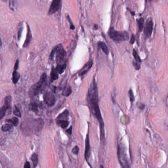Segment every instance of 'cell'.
<instances>
[{
    "label": "cell",
    "mask_w": 168,
    "mask_h": 168,
    "mask_svg": "<svg viewBox=\"0 0 168 168\" xmlns=\"http://www.w3.org/2000/svg\"><path fill=\"white\" fill-rule=\"evenodd\" d=\"M31 159H32V161L33 162L34 168L36 167L37 166V164H38V154L36 153H33L31 156Z\"/></svg>",
    "instance_id": "obj_21"
},
{
    "label": "cell",
    "mask_w": 168,
    "mask_h": 168,
    "mask_svg": "<svg viewBox=\"0 0 168 168\" xmlns=\"http://www.w3.org/2000/svg\"><path fill=\"white\" fill-rule=\"evenodd\" d=\"M15 1V0H12V5H14Z\"/></svg>",
    "instance_id": "obj_40"
},
{
    "label": "cell",
    "mask_w": 168,
    "mask_h": 168,
    "mask_svg": "<svg viewBox=\"0 0 168 168\" xmlns=\"http://www.w3.org/2000/svg\"><path fill=\"white\" fill-rule=\"evenodd\" d=\"M18 66H19V60H17L15 63V65H14V70H17L18 69Z\"/></svg>",
    "instance_id": "obj_36"
},
{
    "label": "cell",
    "mask_w": 168,
    "mask_h": 168,
    "mask_svg": "<svg viewBox=\"0 0 168 168\" xmlns=\"http://www.w3.org/2000/svg\"><path fill=\"white\" fill-rule=\"evenodd\" d=\"M56 51V60L58 64H62L67 56V52L63 48L61 44L55 47Z\"/></svg>",
    "instance_id": "obj_6"
},
{
    "label": "cell",
    "mask_w": 168,
    "mask_h": 168,
    "mask_svg": "<svg viewBox=\"0 0 168 168\" xmlns=\"http://www.w3.org/2000/svg\"><path fill=\"white\" fill-rule=\"evenodd\" d=\"M44 103L49 107L53 106L56 102V99L54 95L51 92H46L43 96Z\"/></svg>",
    "instance_id": "obj_7"
},
{
    "label": "cell",
    "mask_w": 168,
    "mask_h": 168,
    "mask_svg": "<svg viewBox=\"0 0 168 168\" xmlns=\"http://www.w3.org/2000/svg\"><path fill=\"white\" fill-rule=\"evenodd\" d=\"M90 155V146L89 142V135L87 134L86 136V141H85V158L87 160Z\"/></svg>",
    "instance_id": "obj_11"
},
{
    "label": "cell",
    "mask_w": 168,
    "mask_h": 168,
    "mask_svg": "<svg viewBox=\"0 0 168 168\" xmlns=\"http://www.w3.org/2000/svg\"><path fill=\"white\" fill-rule=\"evenodd\" d=\"M66 132L69 135H71L72 133V126L70 127L68 129L66 130Z\"/></svg>",
    "instance_id": "obj_37"
},
{
    "label": "cell",
    "mask_w": 168,
    "mask_h": 168,
    "mask_svg": "<svg viewBox=\"0 0 168 168\" xmlns=\"http://www.w3.org/2000/svg\"><path fill=\"white\" fill-rule=\"evenodd\" d=\"M117 155L119 163L123 168H131L126 149L123 144H120L118 146Z\"/></svg>",
    "instance_id": "obj_4"
},
{
    "label": "cell",
    "mask_w": 168,
    "mask_h": 168,
    "mask_svg": "<svg viewBox=\"0 0 168 168\" xmlns=\"http://www.w3.org/2000/svg\"><path fill=\"white\" fill-rule=\"evenodd\" d=\"M58 74L59 73L57 72V71L56 70V68H53L51 70V74H50L51 80L52 81H55V80H57L59 78Z\"/></svg>",
    "instance_id": "obj_18"
},
{
    "label": "cell",
    "mask_w": 168,
    "mask_h": 168,
    "mask_svg": "<svg viewBox=\"0 0 168 168\" xmlns=\"http://www.w3.org/2000/svg\"><path fill=\"white\" fill-rule=\"evenodd\" d=\"M56 121H57V124L63 129L67 128L69 124V123L68 121V120L57 119Z\"/></svg>",
    "instance_id": "obj_14"
},
{
    "label": "cell",
    "mask_w": 168,
    "mask_h": 168,
    "mask_svg": "<svg viewBox=\"0 0 168 168\" xmlns=\"http://www.w3.org/2000/svg\"><path fill=\"white\" fill-rule=\"evenodd\" d=\"M69 115V112L68 110H65L63 113L59 115L57 117V119L61 120H67Z\"/></svg>",
    "instance_id": "obj_20"
},
{
    "label": "cell",
    "mask_w": 168,
    "mask_h": 168,
    "mask_svg": "<svg viewBox=\"0 0 168 168\" xmlns=\"http://www.w3.org/2000/svg\"><path fill=\"white\" fill-rule=\"evenodd\" d=\"M24 168H31V166H30V164L29 162L27 161L24 165Z\"/></svg>",
    "instance_id": "obj_35"
},
{
    "label": "cell",
    "mask_w": 168,
    "mask_h": 168,
    "mask_svg": "<svg viewBox=\"0 0 168 168\" xmlns=\"http://www.w3.org/2000/svg\"><path fill=\"white\" fill-rule=\"evenodd\" d=\"M8 109V108L6 105L3 106L1 108V110H0V117H1V119H2L5 115Z\"/></svg>",
    "instance_id": "obj_26"
},
{
    "label": "cell",
    "mask_w": 168,
    "mask_h": 168,
    "mask_svg": "<svg viewBox=\"0 0 168 168\" xmlns=\"http://www.w3.org/2000/svg\"><path fill=\"white\" fill-rule=\"evenodd\" d=\"M93 61H90L87 63L85 64V65L82 67V68L80 70L79 73V76H83L85 75L90 70L93 65Z\"/></svg>",
    "instance_id": "obj_10"
},
{
    "label": "cell",
    "mask_w": 168,
    "mask_h": 168,
    "mask_svg": "<svg viewBox=\"0 0 168 168\" xmlns=\"http://www.w3.org/2000/svg\"><path fill=\"white\" fill-rule=\"evenodd\" d=\"M94 29H95V30H97V29H98V26L97 25H94Z\"/></svg>",
    "instance_id": "obj_39"
},
{
    "label": "cell",
    "mask_w": 168,
    "mask_h": 168,
    "mask_svg": "<svg viewBox=\"0 0 168 168\" xmlns=\"http://www.w3.org/2000/svg\"><path fill=\"white\" fill-rule=\"evenodd\" d=\"M12 125L11 124H7L2 126L1 129L4 132H7L10 130L12 128Z\"/></svg>",
    "instance_id": "obj_25"
},
{
    "label": "cell",
    "mask_w": 168,
    "mask_h": 168,
    "mask_svg": "<svg viewBox=\"0 0 168 168\" xmlns=\"http://www.w3.org/2000/svg\"><path fill=\"white\" fill-rule=\"evenodd\" d=\"M153 28V22L151 18H149L146 24L144 29V34L146 38H149L152 34Z\"/></svg>",
    "instance_id": "obj_8"
},
{
    "label": "cell",
    "mask_w": 168,
    "mask_h": 168,
    "mask_svg": "<svg viewBox=\"0 0 168 168\" xmlns=\"http://www.w3.org/2000/svg\"><path fill=\"white\" fill-rule=\"evenodd\" d=\"M22 29L23 28H21L19 29V31H18V39L19 40L20 39V37H21V34H22Z\"/></svg>",
    "instance_id": "obj_34"
},
{
    "label": "cell",
    "mask_w": 168,
    "mask_h": 168,
    "mask_svg": "<svg viewBox=\"0 0 168 168\" xmlns=\"http://www.w3.org/2000/svg\"><path fill=\"white\" fill-rule=\"evenodd\" d=\"M55 53H56V51H55V48H54L52 50V51H51V53H50V55L49 56V58L51 60H52L55 55Z\"/></svg>",
    "instance_id": "obj_32"
},
{
    "label": "cell",
    "mask_w": 168,
    "mask_h": 168,
    "mask_svg": "<svg viewBox=\"0 0 168 168\" xmlns=\"http://www.w3.org/2000/svg\"><path fill=\"white\" fill-rule=\"evenodd\" d=\"M87 101L91 112L97 119L99 123L101 133V140L102 141H105V134L104 123L99 106L98 88L96 83L95 77L93 78V79L90 85L87 93Z\"/></svg>",
    "instance_id": "obj_1"
},
{
    "label": "cell",
    "mask_w": 168,
    "mask_h": 168,
    "mask_svg": "<svg viewBox=\"0 0 168 168\" xmlns=\"http://www.w3.org/2000/svg\"><path fill=\"white\" fill-rule=\"evenodd\" d=\"M6 122L11 124L15 126H17L19 124V119L16 117H13L11 119H7L6 120Z\"/></svg>",
    "instance_id": "obj_19"
},
{
    "label": "cell",
    "mask_w": 168,
    "mask_h": 168,
    "mask_svg": "<svg viewBox=\"0 0 168 168\" xmlns=\"http://www.w3.org/2000/svg\"><path fill=\"white\" fill-rule=\"evenodd\" d=\"M100 168H104V166H103L102 165H101L100 166Z\"/></svg>",
    "instance_id": "obj_41"
},
{
    "label": "cell",
    "mask_w": 168,
    "mask_h": 168,
    "mask_svg": "<svg viewBox=\"0 0 168 168\" xmlns=\"http://www.w3.org/2000/svg\"><path fill=\"white\" fill-rule=\"evenodd\" d=\"M133 64H134V65L135 66V68L136 70H138L140 69V63H138L136 62H133Z\"/></svg>",
    "instance_id": "obj_31"
},
{
    "label": "cell",
    "mask_w": 168,
    "mask_h": 168,
    "mask_svg": "<svg viewBox=\"0 0 168 168\" xmlns=\"http://www.w3.org/2000/svg\"><path fill=\"white\" fill-rule=\"evenodd\" d=\"M43 126V121L41 118L28 119L23 123L21 129L24 133L30 134L39 132Z\"/></svg>",
    "instance_id": "obj_2"
},
{
    "label": "cell",
    "mask_w": 168,
    "mask_h": 168,
    "mask_svg": "<svg viewBox=\"0 0 168 168\" xmlns=\"http://www.w3.org/2000/svg\"><path fill=\"white\" fill-rule=\"evenodd\" d=\"M136 41V37H135V35L133 34L131 36V40H130V43L131 44H133Z\"/></svg>",
    "instance_id": "obj_33"
},
{
    "label": "cell",
    "mask_w": 168,
    "mask_h": 168,
    "mask_svg": "<svg viewBox=\"0 0 168 168\" xmlns=\"http://www.w3.org/2000/svg\"><path fill=\"white\" fill-rule=\"evenodd\" d=\"M66 67H67V65L66 64H58L57 67H56V70L59 74H61L65 71Z\"/></svg>",
    "instance_id": "obj_15"
},
{
    "label": "cell",
    "mask_w": 168,
    "mask_h": 168,
    "mask_svg": "<svg viewBox=\"0 0 168 168\" xmlns=\"http://www.w3.org/2000/svg\"><path fill=\"white\" fill-rule=\"evenodd\" d=\"M98 46L102 50V51L104 52V53L106 55L109 54V49L105 43H104V42L100 41L98 42Z\"/></svg>",
    "instance_id": "obj_13"
},
{
    "label": "cell",
    "mask_w": 168,
    "mask_h": 168,
    "mask_svg": "<svg viewBox=\"0 0 168 168\" xmlns=\"http://www.w3.org/2000/svg\"><path fill=\"white\" fill-rule=\"evenodd\" d=\"M146 1H147V0H146Z\"/></svg>",
    "instance_id": "obj_43"
},
{
    "label": "cell",
    "mask_w": 168,
    "mask_h": 168,
    "mask_svg": "<svg viewBox=\"0 0 168 168\" xmlns=\"http://www.w3.org/2000/svg\"><path fill=\"white\" fill-rule=\"evenodd\" d=\"M79 148L78 147V146H75V147L73 149V150H72L71 151H72V152H73V154H76V155H78V153H79Z\"/></svg>",
    "instance_id": "obj_30"
},
{
    "label": "cell",
    "mask_w": 168,
    "mask_h": 168,
    "mask_svg": "<svg viewBox=\"0 0 168 168\" xmlns=\"http://www.w3.org/2000/svg\"><path fill=\"white\" fill-rule=\"evenodd\" d=\"M108 35L112 40L117 43L126 41L129 38V35L127 32L116 31L113 28L109 29Z\"/></svg>",
    "instance_id": "obj_5"
},
{
    "label": "cell",
    "mask_w": 168,
    "mask_h": 168,
    "mask_svg": "<svg viewBox=\"0 0 168 168\" xmlns=\"http://www.w3.org/2000/svg\"><path fill=\"white\" fill-rule=\"evenodd\" d=\"M47 76L46 73H43L39 81L34 85L30 89V95L31 97L36 96L40 94L44 88L46 86Z\"/></svg>",
    "instance_id": "obj_3"
},
{
    "label": "cell",
    "mask_w": 168,
    "mask_h": 168,
    "mask_svg": "<svg viewBox=\"0 0 168 168\" xmlns=\"http://www.w3.org/2000/svg\"><path fill=\"white\" fill-rule=\"evenodd\" d=\"M20 77L19 73L17 71V70H14L12 73V82L14 84L17 83L19 78Z\"/></svg>",
    "instance_id": "obj_16"
},
{
    "label": "cell",
    "mask_w": 168,
    "mask_h": 168,
    "mask_svg": "<svg viewBox=\"0 0 168 168\" xmlns=\"http://www.w3.org/2000/svg\"><path fill=\"white\" fill-rule=\"evenodd\" d=\"M129 95L130 101L131 102H133L135 100V97H134V94H133V91L132 89H130L129 90Z\"/></svg>",
    "instance_id": "obj_29"
},
{
    "label": "cell",
    "mask_w": 168,
    "mask_h": 168,
    "mask_svg": "<svg viewBox=\"0 0 168 168\" xmlns=\"http://www.w3.org/2000/svg\"><path fill=\"white\" fill-rule=\"evenodd\" d=\"M13 114L15 115H16V116H18L19 117H21V114L20 111L19 110L18 108L16 106H14V111H13Z\"/></svg>",
    "instance_id": "obj_28"
},
{
    "label": "cell",
    "mask_w": 168,
    "mask_h": 168,
    "mask_svg": "<svg viewBox=\"0 0 168 168\" xmlns=\"http://www.w3.org/2000/svg\"><path fill=\"white\" fill-rule=\"evenodd\" d=\"M71 88L70 87H68L65 88L64 89V90L63 91V93L62 94L65 97H69V96L71 93Z\"/></svg>",
    "instance_id": "obj_23"
},
{
    "label": "cell",
    "mask_w": 168,
    "mask_h": 168,
    "mask_svg": "<svg viewBox=\"0 0 168 168\" xmlns=\"http://www.w3.org/2000/svg\"><path fill=\"white\" fill-rule=\"evenodd\" d=\"M3 1H5V2H6V1H7V0H3Z\"/></svg>",
    "instance_id": "obj_42"
},
{
    "label": "cell",
    "mask_w": 168,
    "mask_h": 168,
    "mask_svg": "<svg viewBox=\"0 0 168 168\" xmlns=\"http://www.w3.org/2000/svg\"><path fill=\"white\" fill-rule=\"evenodd\" d=\"M138 24V30L140 32H141L143 29V23H144V19L142 18H140L137 21Z\"/></svg>",
    "instance_id": "obj_24"
},
{
    "label": "cell",
    "mask_w": 168,
    "mask_h": 168,
    "mask_svg": "<svg viewBox=\"0 0 168 168\" xmlns=\"http://www.w3.org/2000/svg\"><path fill=\"white\" fill-rule=\"evenodd\" d=\"M139 108H140L141 110H143L144 109H145V105H144L143 104H141V105L140 106Z\"/></svg>",
    "instance_id": "obj_38"
},
{
    "label": "cell",
    "mask_w": 168,
    "mask_h": 168,
    "mask_svg": "<svg viewBox=\"0 0 168 168\" xmlns=\"http://www.w3.org/2000/svg\"><path fill=\"white\" fill-rule=\"evenodd\" d=\"M39 108H40V105L36 102H32L30 105V109L36 113L39 112Z\"/></svg>",
    "instance_id": "obj_17"
},
{
    "label": "cell",
    "mask_w": 168,
    "mask_h": 168,
    "mask_svg": "<svg viewBox=\"0 0 168 168\" xmlns=\"http://www.w3.org/2000/svg\"><path fill=\"white\" fill-rule=\"evenodd\" d=\"M133 55L134 56V59L135 60V62H138V63H141V59L140 58V57L139 56L138 52H137L136 50H135V49L133 50Z\"/></svg>",
    "instance_id": "obj_22"
},
{
    "label": "cell",
    "mask_w": 168,
    "mask_h": 168,
    "mask_svg": "<svg viewBox=\"0 0 168 168\" xmlns=\"http://www.w3.org/2000/svg\"><path fill=\"white\" fill-rule=\"evenodd\" d=\"M32 38V33L30 30V29L29 28V27H28V33H27V37H26V39L25 40V43L24 44L23 46L24 47H27L29 46L31 39Z\"/></svg>",
    "instance_id": "obj_12"
},
{
    "label": "cell",
    "mask_w": 168,
    "mask_h": 168,
    "mask_svg": "<svg viewBox=\"0 0 168 168\" xmlns=\"http://www.w3.org/2000/svg\"><path fill=\"white\" fill-rule=\"evenodd\" d=\"M11 102V97L10 96H8L5 99V105H6L8 109L10 108V105Z\"/></svg>",
    "instance_id": "obj_27"
},
{
    "label": "cell",
    "mask_w": 168,
    "mask_h": 168,
    "mask_svg": "<svg viewBox=\"0 0 168 168\" xmlns=\"http://www.w3.org/2000/svg\"><path fill=\"white\" fill-rule=\"evenodd\" d=\"M61 0H53L49 9V15H53L59 10L61 6Z\"/></svg>",
    "instance_id": "obj_9"
}]
</instances>
